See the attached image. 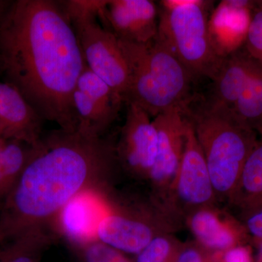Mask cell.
Listing matches in <instances>:
<instances>
[{
    "mask_svg": "<svg viewBox=\"0 0 262 262\" xmlns=\"http://www.w3.org/2000/svg\"><path fill=\"white\" fill-rule=\"evenodd\" d=\"M184 222L150 193L131 196L112 193L110 206L98 222V241L121 252L135 255L157 236L174 234Z\"/></svg>",
    "mask_w": 262,
    "mask_h": 262,
    "instance_id": "6",
    "label": "cell"
},
{
    "mask_svg": "<svg viewBox=\"0 0 262 262\" xmlns=\"http://www.w3.org/2000/svg\"><path fill=\"white\" fill-rule=\"evenodd\" d=\"M187 106L171 108L152 120L158 133V152L147 181L149 193L170 211L172 188L185 147Z\"/></svg>",
    "mask_w": 262,
    "mask_h": 262,
    "instance_id": "9",
    "label": "cell"
},
{
    "mask_svg": "<svg viewBox=\"0 0 262 262\" xmlns=\"http://www.w3.org/2000/svg\"><path fill=\"white\" fill-rule=\"evenodd\" d=\"M187 116L204 155L219 203L228 205L258 135L232 110L210 101L194 110L188 106Z\"/></svg>",
    "mask_w": 262,
    "mask_h": 262,
    "instance_id": "3",
    "label": "cell"
},
{
    "mask_svg": "<svg viewBox=\"0 0 262 262\" xmlns=\"http://www.w3.org/2000/svg\"><path fill=\"white\" fill-rule=\"evenodd\" d=\"M159 10L151 0H110L98 20L118 39L151 42L158 35Z\"/></svg>",
    "mask_w": 262,
    "mask_h": 262,
    "instance_id": "11",
    "label": "cell"
},
{
    "mask_svg": "<svg viewBox=\"0 0 262 262\" xmlns=\"http://www.w3.org/2000/svg\"><path fill=\"white\" fill-rule=\"evenodd\" d=\"M72 25L87 67L125 103L130 85V70L118 38L103 27L98 18L81 20Z\"/></svg>",
    "mask_w": 262,
    "mask_h": 262,
    "instance_id": "7",
    "label": "cell"
},
{
    "mask_svg": "<svg viewBox=\"0 0 262 262\" xmlns=\"http://www.w3.org/2000/svg\"><path fill=\"white\" fill-rule=\"evenodd\" d=\"M237 219L242 222L251 241L254 243L262 242V203L239 215Z\"/></svg>",
    "mask_w": 262,
    "mask_h": 262,
    "instance_id": "26",
    "label": "cell"
},
{
    "mask_svg": "<svg viewBox=\"0 0 262 262\" xmlns=\"http://www.w3.org/2000/svg\"><path fill=\"white\" fill-rule=\"evenodd\" d=\"M116 142L105 136L58 128L40 147L0 207V246L41 227L81 193L114 189L120 170Z\"/></svg>",
    "mask_w": 262,
    "mask_h": 262,
    "instance_id": "2",
    "label": "cell"
},
{
    "mask_svg": "<svg viewBox=\"0 0 262 262\" xmlns=\"http://www.w3.org/2000/svg\"><path fill=\"white\" fill-rule=\"evenodd\" d=\"M177 262H212V253L193 239L183 243Z\"/></svg>",
    "mask_w": 262,
    "mask_h": 262,
    "instance_id": "27",
    "label": "cell"
},
{
    "mask_svg": "<svg viewBox=\"0 0 262 262\" xmlns=\"http://www.w3.org/2000/svg\"><path fill=\"white\" fill-rule=\"evenodd\" d=\"M85 67L58 1H13L0 24V77L43 120L61 130H77L73 96Z\"/></svg>",
    "mask_w": 262,
    "mask_h": 262,
    "instance_id": "1",
    "label": "cell"
},
{
    "mask_svg": "<svg viewBox=\"0 0 262 262\" xmlns=\"http://www.w3.org/2000/svg\"><path fill=\"white\" fill-rule=\"evenodd\" d=\"M125 123L115 149L121 170L132 178L149 179L158 152V133L151 117L135 103H127Z\"/></svg>",
    "mask_w": 262,
    "mask_h": 262,
    "instance_id": "10",
    "label": "cell"
},
{
    "mask_svg": "<svg viewBox=\"0 0 262 262\" xmlns=\"http://www.w3.org/2000/svg\"><path fill=\"white\" fill-rule=\"evenodd\" d=\"M15 139L0 138V207L40 147Z\"/></svg>",
    "mask_w": 262,
    "mask_h": 262,
    "instance_id": "18",
    "label": "cell"
},
{
    "mask_svg": "<svg viewBox=\"0 0 262 262\" xmlns=\"http://www.w3.org/2000/svg\"><path fill=\"white\" fill-rule=\"evenodd\" d=\"M242 47L224 58L213 80L211 102L233 110L256 63Z\"/></svg>",
    "mask_w": 262,
    "mask_h": 262,
    "instance_id": "16",
    "label": "cell"
},
{
    "mask_svg": "<svg viewBox=\"0 0 262 262\" xmlns=\"http://www.w3.org/2000/svg\"><path fill=\"white\" fill-rule=\"evenodd\" d=\"M77 262H134L127 254L98 239L68 244Z\"/></svg>",
    "mask_w": 262,
    "mask_h": 262,
    "instance_id": "22",
    "label": "cell"
},
{
    "mask_svg": "<svg viewBox=\"0 0 262 262\" xmlns=\"http://www.w3.org/2000/svg\"><path fill=\"white\" fill-rule=\"evenodd\" d=\"M212 262H254L251 248L248 244L222 252L212 253Z\"/></svg>",
    "mask_w": 262,
    "mask_h": 262,
    "instance_id": "28",
    "label": "cell"
},
{
    "mask_svg": "<svg viewBox=\"0 0 262 262\" xmlns=\"http://www.w3.org/2000/svg\"><path fill=\"white\" fill-rule=\"evenodd\" d=\"M157 39L178 58L192 76L213 80L224 58L215 53L208 33L213 2L164 0L160 2Z\"/></svg>",
    "mask_w": 262,
    "mask_h": 262,
    "instance_id": "5",
    "label": "cell"
},
{
    "mask_svg": "<svg viewBox=\"0 0 262 262\" xmlns=\"http://www.w3.org/2000/svg\"><path fill=\"white\" fill-rule=\"evenodd\" d=\"M194 241L211 253L222 252L251 241L244 225L220 205L192 212L184 220Z\"/></svg>",
    "mask_w": 262,
    "mask_h": 262,
    "instance_id": "12",
    "label": "cell"
},
{
    "mask_svg": "<svg viewBox=\"0 0 262 262\" xmlns=\"http://www.w3.org/2000/svg\"><path fill=\"white\" fill-rule=\"evenodd\" d=\"M262 203V137L248 155L229 202L238 215Z\"/></svg>",
    "mask_w": 262,
    "mask_h": 262,
    "instance_id": "17",
    "label": "cell"
},
{
    "mask_svg": "<svg viewBox=\"0 0 262 262\" xmlns=\"http://www.w3.org/2000/svg\"><path fill=\"white\" fill-rule=\"evenodd\" d=\"M256 2L224 0L212 10L208 28L213 49L225 58L244 47Z\"/></svg>",
    "mask_w": 262,
    "mask_h": 262,
    "instance_id": "14",
    "label": "cell"
},
{
    "mask_svg": "<svg viewBox=\"0 0 262 262\" xmlns=\"http://www.w3.org/2000/svg\"><path fill=\"white\" fill-rule=\"evenodd\" d=\"M244 47L253 59L262 64V2H256L253 9Z\"/></svg>",
    "mask_w": 262,
    "mask_h": 262,
    "instance_id": "25",
    "label": "cell"
},
{
    "mask_svg": "<svg viewBox=\"0 0 262 262\" xmlns=\"http://www.w3.org/2000/svg\"><path fill=\"white\" fill-rule=\"evenodd\" d=\"M77 89L89 97L108 123L113 125L118 117L123 100L87 65L79 78Z\"/></svg>",
    "mask_w": 262,
    "mask_h": 262,
    "instance_id": "21",
    "label": "cell"
},
{
    "mask_svg": "<svg viewBox=\"0 0 262 262\" xmlns=\"http://www.w3.org/2000/svg\"><path fill=\"white\" fill-rule=\"evenodd\" d=\"M182 244L174 234H160L133 259L134 262H177Z\"/></svg>",
    "mask_w": 262,
    "mask_h": 262,
    "instance_id": "23",
    "label": "cell"
},
{
    "mask_svg": "<svg viewBox=\"0 0 262 262\" xmlns=\"http://www.w3.org/2000/svg\"><path fill=\"white\" fill-rule=\"evenodd\" d=\"M0 120L5 139L38 146L42 139L44 120L15 88L0 79Z\"/></svg>",
    "mask_w": 262,
    "mask_h": 262,
    "instance_id": "15",
    "label": "cell"
},
{
    "mask_svg": "<svg viewBox=\"0 0 262 262\" xmlns=\"http://www.w3.org/2000/svg\"><path fill=\"white\" fill-rule=\"evenodd\" d=\"M113 189H96L81 193L57 215L52 228L64 237L67 244L96 239L98 222L110 206Z\"/></svg>",
    "mask_w": 262,
    "mask_h": 262,
    "instance_id": "13",
    "label": "cell"
},
{
    "mask_svg": "<svg viewBox=\"0 0 262 262\" xmlns=\"http://www.w3.org/2000/svg\"><path fill=\"white\" fill-rule=\"evenodd\" d=\"M13 1L11 0H0V24L3 21L10 7L13 4Z\"/></svg>",
    "mask_w": 262,
    "mask_h": 262,
    "instance_id": "29",
    "label": "cell"
},
{
    "mask_svg": "<svg viewBox=\"0 0 262 262\" xmlns=\"http://www.w3.org/2000/svg\"><path fill=\"white\" fill-rule=\"evenodd\" d=\"M63 13L71 24L99 18L107 1L104 0H66L58 1Z\"/></svg>",
    "mask_w": 262,
    "mask_h": 262,
    "instance_id": "24",
    "label": "cell"
},
{
    "mask_svg": "<svg viewBox=\"0 0 262 262\" xmlns=\"http://www.w3.org/2000/svg\"><path fill=\"white\" fill-rule=\"evenodd\" d=\"M187 118L185 147L169 203L171 211L184 223L186 217L192 212L220 205L204 155L192 124L187 116Z\"/></svg>",
    "mask_w": 262,
    "mask_h": 262,
    "instance_id": "8",
    "label": "cell"
},
{
    "mask_svg": "<svg viewBox=\"0 0 262 262\" xmlns=\"http://www.w3.org/2000/svg\"><path fill=\"white\" fill-rule=\"evenodd\" d=\"M232 112L243 123L262 137V64L258 61Z\"/></svg>",
    "mask_w": 262,
    "mask_h": 262,
    "instance_id": "20",
    "label": "cell"
},
{
    "mask_svg": "<svg viewBox=\"0 0 262 262\" xmlns=\"http://www.w3.org/2000/svg\"><path fill=\"white\" fill-rule=\"evenodd\" d=\"M118 39L130 70L125 103H136L154 118L171 108L189 104L194 80L157 37L147 43Z\"/></svg>",
    "mask_w": 262,
    "mask_h": 262,
    "instance_id": "4",
    "label": "cell"
},
{
    "mask_svg": "<svg viewBox=\"0 0 262 262\" xmlns=\"http://www.w3.org/2000/svg\"><path fill=\"white\" fill-rule=\"evenodd\" d=\"M258 248V262H262V242L255 243Z\"/></svg>",
    "mask_w": 262,
    "mask_h": 262,
    "instance_id": "30",
    "label": "cell"
},
{
    "mask_svg": "<svg viewBox=\"0 0 262 262\" xmlns=\"http://www.w3.org/2000/svg\"><path fill=\"white\" fill-rule=\"evenodd\" d=\"M57 237L58 234L50 227L31 229L9 244L0 246V262H40Z\"/></svg>",
    "mask_w": 262,
    "mask_h": 262,
    "instance_id": "19",
    "label": "cell"
}]
</instances>
